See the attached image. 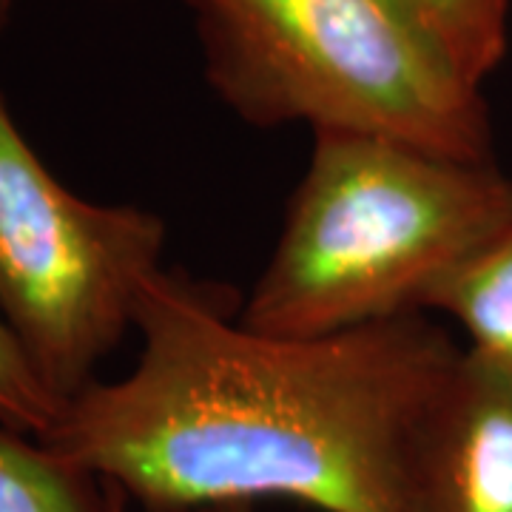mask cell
Instances as JSON below:
<instances>
[{
  "instance_id": "1",
  "label": "cell",
  "mask_w": 512,
  "mask_h": 512,
  "mask_svg": "<svg viewBox=\"0 0 512 512\" xmlns=\"http://www.w3.org/2000/svg\"><path fill=\"white\" fill-rule=\"evenodd\" d=\"M231 293L160 268L126 376L92 382L40 436L143 512L285 498L419 512L416 458L464 348L424 311L311 339L245 328Z\"/></svg>"
},
{
  "instance_id": "2",
  "label": "cell",
  "mask_w": 512,
  "mask_h": 512,
  "mask_svg": "<svg viewBox=\"0 0 512 512\" xmlns=\"http://www.w3.org/2000/svg\"><path fill=\"white\" fill-rule=\"evenodd\" d=\"M512 228V177L365 131H313L245 328L311 339L421 311L447 271Z\"/></svg>"
},
{
  "instance_id": "3",
  "label": "cell",
  "mask_w": 512,
  "mask_h": 512,
  "mask_svg": "<svg viewBox=\"0 0 512 512\" xmlns=\"http://www.w3.org/2000/svg\"><path fill=\"white\" fill-rule=\"evenodd\" d=\"M222 103L259 128L365 131L495 160L473 86L396 0H188Z\"/></svg>"
},
{
  "instance_id": "4",
  "label": "cell",
  "mask_w": 512,
  "mask_h": 512,
  "mask_svg": "<svg viewBox=\"0 0 512 512\" xmlns=\"http://www.w3.org/2000/svg\"><path fill=\"white\" fill-rule=\"evenodd\" d=\"M165 242L154 211L83 200L60 183L0 94V322L63 404L134 330Z\"/></svg>"
},
{
  "instance_id": "5",
  "label": "cell",
  "mask_w": 512,
  "mask_h": 512,
  "mask_svg": "<svg viewBox=\"0 0 512 512\" xmlns=\"http://www.w3.org/2000/svg\"><path fill=\"white\" fill-rule=\"evenodd\" d=\"M419 512H512V373L464 348L416 458Z\"/></svg>"
},
{
  "instance_id": "6",
  "label": "cell",
  "mask_w": 512,
  "mask_h": 512,
  "mask_svg": "<svg viewBox=\"0 0 512 512\" xmlns=\"http://www.w3.org/2000/svg\"><path fill=\"white\" fill-rule=\"evenodd\" d=\"M421 311L450 316L467 348L512 373V228L430 285Z\"/></svg>"
},
{
  "instance_id": "7",
  "label": "cell",
  "mask_w": 512,
  "mask_h": 512,
  "mask_svg": "<svg viewBox=\"0 0 512 512\" xmlns=\"http://www.w3.org/2000/svg\"><path fill=\"white\" fill-rule=\"evenodd\" d=\"M117 487L0 424V512H114Z\"/></svg>"
},
{
  "instance_id": "8",
  "label": "cell",
  "mask_w": 512,
  "mask_h": 512,
  "mask_svg": "<svg viewBox=\"0 0 512 512\" xmlns=\"http://www.w3.org/2000/svg\"><path fill=\"white\" fill-rule=\"evenodd\" d=\"M473 86L501 66L510 46V0H396Z\"/></svg>"
},
{
  "instance_id": "9",
  "label": "cell",
  "mask_w": 512,
  "mask_h": 512,
  "mask_svg": "<svg viewBox=\"0 0 512 512\" xmlns=\"http://www.w3.org/2000/svg\"><path fill=\"white\" fill-rule=\"evenodd\" d=\"M60 410L63 402L40 382L15 336L0 322V424L40 439Z\"/></svg>"
},
{
  "instance_id": "10",
  "label": "cell",
  "mask_w": 512,
  "mask_h": 512,
  "mask_svg": "<svg viewBox=\"0 0 512 512\" xmlns=\"http://www.w3.org/2000/svg\"><path fill=\"white\" fill-rule=\"evenodd\" d=\"M12 6H15V0H0V37H3L6 26H9V18H12Z\"/></svg>"
},
{
  "instance_id": "11",
  "label": "cell",
  "mask_w": 512,
  "mask_h": 512,
  "mask_svg": "<svg viewBox=\"0 0 512 512\" xmlns=\"http://www.w3.org/2000/svg\"><path fill=\"white\" fill-rule=\"evenodd\" d=\"M200 512H254V507L251 504H225V507H208Z\"/></svg>"
},
{
  "instance_id": "12",
  "label": "cell",
  "mask_w": 512,
  "mask_h": 512,
  "mask_svg": "<svg viewBox=\"0 0 512 512\" xmlns=\"http://www.w3.org/2000/svg\"><path fill=\"white\" fill-rule=\"evenodd\" d=\"M114 512H131V501H128L126 495L117 490V504H114Z\"/></svg>"
}]
</instances>
